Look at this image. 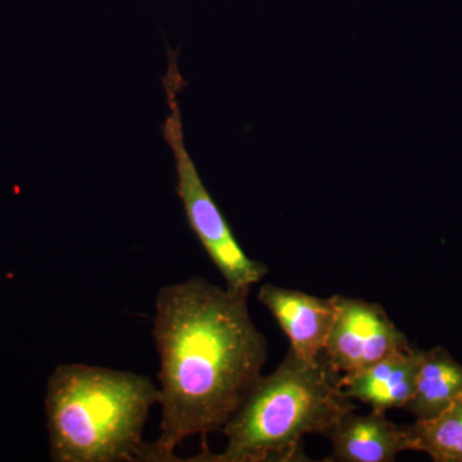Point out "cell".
I'll return each mask as SVG.
<instances>
[{
	"mask_svg": "<svg viewBox=\"0 0 462 462\" xmlns=\"http://www.w3.org/2000/svg\"><path fill=\"white\" fill-rule=\"evenodd\" d=\"M193 276L158 291L153 337L160 356V437L147 461L173 462L182 440L221 431L263 376L269 346L248 297Z\"/></svg>",
	"mask_w": 462,
	"mask_h": 462,
	"instance_id": "cell-1",
	"label": "cell"
},
{
	"mask_svg": "<svg viewBox=\"0 0 462 462\" xmlns=\"http://www.w3.org/2000/svg\"><path fill=\"white\" fill-rule=\"evenodd\" d=\"M339 374L320 357L306 361L291 348L267 376H261L221 430L226 445L212 454L203 445L196 462H300L303 438L322 436L356 410Z\"/></svg>",
	"mask_w": 462,
	"mask_h": 462,
	"instance_id": "cell-2",
	"label": "cell"
},
{
	"mask_svg": "<svg viewBox=\"0 0 462 462\" xmlns=\"http://www.w3.org/2000/svg\"><path fill=\"white\" fill-rule=\"evenodd\" d=\"M158 402L160 389L148 376L60 365L48 379L44 402L51 461H145L143 431Z\"/></svg>",
	"mask_w": 462,
	"mask_h": 462,
	"instance_id": "cell-3",
	"label": "cell"
},
{
	"mask_svg": "<svg viewBox=\"0 0 462 462\" xmlns=\"http://www.w3.org/2000/svg\"><path fill=\"white\" fill-rule=\"evenodd\" d=\"M167 58L169 65L162 83L169 114L162 125V134L175 162L176 191L191 231L223 276L225 287L251 291L269 273V266L249 257L240 247L229 223L200 178L185 143L179 100L185 83L179 69L178 51L167 48Z\"/></svg>",
	"mask_w": 462,
	"mask_h": 462,
	"instance_id": "cell-4",
	"label": "cell"
},
{
	"mask_svg": "<svg viewBox=\"0 0 462 462\" xmlns=\"http://www.w3.org/2000/svg\"><path fill=\"white\" fill-rule=\"evenodd\" d=\"M333 298L336 319L321 357L340 376L363 372L412 348L383 306L342 294Z\"/></svg>",
	"mask_w": 462,
	"mask_h": 462,
	"instance_id": "cell-5",
	"label": "cell"
},
{
	"mask_svg": "<svg viewBox=\"0 0 462 462\" xmlns=\"http://www.w3.org/2000/svg\"><path fill=\"white\" fill-rule=\"evenodd\" d=\"M258 302L269 310L291 343L289 348L306 361L324 352L334 319V298H321L297 289L266 282L258 289Z\"/></svg>",
	"mask_w": 462,
	"mask_h": 462,
	"instance_id": "cell-6",
	"label": "cell"
},
{
	"mask_svg": "<svg viewBox=\"0 0 462 462\" xmlns=\"http://www.w3.org/2000/svg\"><path fill=\"white\" fill-rule=\"evenodd\" d=\"M331 454L327 462H393L411 451L407 425L389 420L385 413H346L327 434Z\"/></svg>",
	"mask_w": 462,
	"mask_h": 462,
	"instance_id": "cell-7",
	"label": "cell"
},
{
	"mask_svg": "<svg viewBox=\"0 0 462 462\" xmlns=\"http://www.w3.org/2000/svg\"><path fill=\"white\" fill-rule=\"evenodd\" d=\"M421 351L412 346L367 367L363 372L340 378L346 397L372 407V411L387 413L404 409L415 393Z\"/></svg>",
	"mask_w": 462,
	"mask_h": 462,
	"instance_id": "cell-8",
	"label": "cell"
},
{
	"mask_svg": "<svg viewBox=\"0 0 462 462\" xmlns=\"http://www.w3.org/2000/svg\"><path fill=\"white\" fill-rule=\"evenodd\" d=\"M462 396V364L443 346L421 351L415 393L404 407L416 420H430Z\"/></svg>",
	"mask_w": 462,
	"mask_h": 462,
	"instance_id": "cell-9",
	"label": "cell"
},
{
	"mask_svg": "<svg viewBox=\"0 0 462 462\" xmlns=\"http://www.w3.org/2000/svg\"><path fill=\"white\" fill-rule=\"evenodd\" d=\"M411 451L436 462H462V396L430 420L407 425Z\"/></svg>",
	"mask_w": 462,
	"mask_h": 462,
	"instance_id": "cell-10",
	"label": "cell"
}]
</instances>
